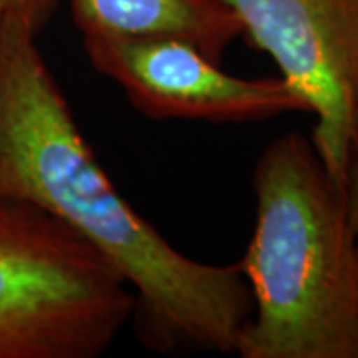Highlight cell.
<instances>
[{
	"label": "cell",
	"instance_id": "2",
	"mask_svg": "<svg viewBox=\"0 0 358 358\" xmlns=\"http://www.w3.org/2000/svg\"><path fill=\"white\" fill-rule=\"evenodd\" d=\"M255 227L239 271L253 313L241 358H358V245L346 187L289 131L253 167Z\"/></svg>",
	"mask_w": 358,
	"mask_h": 358
},
{
	"label": "cell",
	"instance_id": "3",
	"mask_svg": "<svg viewBox=\"0 0 358 358\" xmlns=\"http://www.w3.org/2000/svg\"><path fill=\"white\" fill-rule=\"evenodd\" d=\"M134 315L106 257L38 207L0 201V358H98Z\"/></svg>",
	"mask_w": 358,
	"mask_h": 358
},
{
	"label": "cell",
	"instance_id": "6",
	"mask_svg": "<svg viewBox=\"0 0 358 358\" xmlns=\"http://www.w3.org/2000/svg\"><path fill=\"white\" fill-rule=\"evenodd\" d=\"M82 38L181 40L221 62L243 26L225 0H70Z\"/></svg>",
	"mask_w": 358,
	"mask_h": 358
},
{
	"label": "cell",
	"instance_id": "1",
	"mask_svg": "<svg viewBox=\"0 0 358 358\" xmlns=\"http://www.w3.org/2000/svg\"><path fill=\"white\" fill-rule=\"evenodd\" d=\"M48 20L0 16V201L38 207L106 257L136 294L154 352L235 355L253 313L239 265L178 251L108 178L38 46Z\"/></svg>",
	"mask_w": 358,
	"mask_h": 358
},
{
	"label": "cell",
	"instance_id": "8",
	"mask_svg": "<svg viewBox=\"0 0 358 358\" xmlns=\"http://www.w3.org/2000/svg\"><path fill=\"white\" fill-rule=\"evenodd\" d=\"M60 0H0V16L8 10H32V13L40 14L42 18H46L48 22L56 13Z\"/></svg>",
	"mask_w": 358,
	"mask_h": 358
},
{
	"label": "cell",
	"instance_id": "5",
	"mask_svg": "<svg viewBox=\"0 0 358 358\" xmlns=\"http://www.w3.org/2000/svg\"><path fill=\"white\" fill-rule=\"evenodd\" d=\"M90 64L152 120L247 124L299 112L307 100L279 78L233 76L195 46L171 38H82Z\"/></svg>",
	"mask_w": 358,
	"mask_h": 358
},
{
	"label": "cell",
	"instance_id": "4",
	"mask_svg": "<svg viewBox=\"0 0 358 358\" xmlns=\"http://www.w3.org/2000/svg\"><path fill=\"white\" fill-rule=\"evenodd\" d=\"M247 42L268 54L317 115L313 143L346 187L358 129V0H225Z\"/></svg>",
	"mask_w": 358,
	"mask_h": 358
},
{
	"label": "cell",
	"instance_id": "7",
	"mask_svg": "<svg viewBox=\"0 0 358 358\" xmlns=\"http://www.w3.org/2000/svg\"><path fill=\"white\" fill-rule=\"evenodd\" d=\"M346 199H348V215H350V225L355 231V239L358 245V129L352 150H350V159H348V169H346Z\"/></svg>",
	"mask_w": 358,
	"mask_h": 358
}]
</instances>
